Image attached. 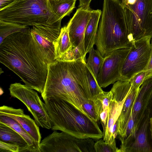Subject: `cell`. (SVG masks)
<instances>
[{
    "label": "cell",
    "instance_id": "obj_17",
    "mask_svg": "<svg viewBox=\"0 0 152 152\" xmlns=\"http://www.w3.org/2000/svg\"><path fill=\"white\" fill-rule=\"evenodd\" d=\"M102 11L100 10H92L86 26L84 36L85 53H88L95 44L100 19Z\"/></svg>",
    "mask_w": 152,
    "mask_h": 152
},
{
    "label": "cell",
    "instance_id": "obj_27",
    "mask_svg": "<svg viewBox=\"0 0 152 152\" xmlns=\"http://www.w3.org/2000/svg\"><path fill=\"white\" fill-rule=\"evenodd\" d=\"M94 148L96 152H119L116 142L109 143L101 139L95 142Z\"/></svg>",
    "mask_w": 152,
    "mask_h": 152
},
{
    "label": "cell",
    "instance_id": "obj_30",
    "mask_svg": "<svg viewBox=\"0 0 152 152\" xmlns=\"http://www.w3.org/2000/svg\"><path fill=\"white\" fill-rule=\"evenodd\" d=\"M151 53L148 63L145 69L146 72V78L152 76V38L151 41Z\"/></svg>",
    "mask_w": 152,
    "mask_h": 152
},
{
    "label": "cell",
    "instance_id": "obj_31",
    "mask_svg": "<svg viewBox=\"0 0 152 152\" xmlns=\"http://www.w3.org/2000/svg\"><path fill=\"white\" fill-rule=\"evenodd\" d=\"M92 0H79V7H81L86 9H90V3Z\"/></svg>",
    "mask_w": 152,
    "mask_h": 152
},
{
    "label": "cell",
    "instance_id": "obj_8",
    "mask_svg": "<svg viewBox=\"0 0 152 152\" xmlns=\"http://www.w3.org/2000/svg\"><path fill=\"white\" fill-rule=\"evenodd\" d=\"M151 39L146 37L133 42L123 64L121 80H129L135 74L145 69L150 58Z\"/></svg>",
    "mask_w": 152,
    "mask_h": 152
},
{
    "label": "cell",
    "instance_id": "obj_3",
    "mask_svg": "<svg viewBox=\"0 0 152 152\" xmlns=\"http://www.w3.org/2000/svg\"><path fill=\"white\" fill-rule=\"evenodd\" d=\"M124 7L117 0H104L95 45L102 56L118 49L130 48L134 42Z\"/></svg>",
    "mask_w": 152,
    "mask_h": 152
},
{
    "label": "cell",
    "instance_id": "obj_5",
    "mask_svg": "<svg viewBox=\"0 0 152 152\" xmlns=\"http://www.w3.org/2000/svg\"><path fill=\"white\" fill-rule=\"evenodd\" d=\"M61 20L53 12L48 0H16L0 10V20L25 26H61Z\"/></svg>",
    "mask_w": 152,
    "mask_h": 152
},
{
    "label": "cell",
    "instance_id": "obj_7",
    "mask_svg": "<svg viewBox=\"0 0 152 152\" xmlns=\"http://www.w3.org/2000/svg\"><path fill=\"white\" fill-rule=\"evenodd\" d=\"M34 90L19 83L11 84L9 88L11 96L19 99L26 105L39 126L51 129L52 124L45 103Z\"/></svg>",
    "mask_w": 152,
    "mask_h": 152
},
{
    "label": "cell",
    "instance_id": "obj_20",
    "mask_svg": "<svg viewBox=\"0 0 152 152\" xmlns=\"http://www.w3.org/2000/svg\"><path fill=\"white\" fill-rule=\"evenodd\" d=\"M0 123L16 131L25 140L29 146V152H40V145L15 120L9 117L0 115Z\"/></svg>",
    "mask_w": 152,
    "mask_h": 152
},
{
    "label": "cell",
    "instance_id": "obj_6",
    "mask_svg": "<svg viewBox=\"0 0 152 152\" xmlns=\"http://www.w3.org/2000/svg\"><path fill=\"white\" fill-rule=\"evenodd\" d=\"M124 7L134 41L152 38V0H127Z\"/></svg>",
    "mask_w": 152,
    "mask_h": 152
},
{
    "label": "cell",
    "instance_id": "obj_22",
    "mask_svg": "<svg viewBox=\"0 0 152 152\" xmlns=\"http://www.w3.org/2000/svg\"><path fill=\"white\" fill-rule=\"evenodd\" d=\"M86 64L92 71L96 80L102 66L104 58L99 52L93 47L89 52Z\"/></svg>",
    "mask_w": 152,
    "mask_h": 152
},
{
    "label": "cell",
    "instance_id": "obj_4",
    "mask_svg": "<svg viewBox=\"0 0 152 152\" xmlns=\"http://www.w3.org/2000/svg\"><path fill=\"white\" fill-rule=\"evenodd\" d=\"M53 131L60 130L78 137L98 140L103 132L97 122L64 100L49 98L44 101Z\"/></svg>",
    "mask_w": 152,
    "mask_h": 152
},
{
    "label": "cell",
    "instance_id": "obj_12",
    "mask_svg": "<svg viewBox=\"0 0 152 152\" xmlns=\"http://www.w3.org/2000/svg\"><path fill=\"white\" fill-rule=\"evenodd\" d=\"M91 10V9L79 7L67 24L73 48H77L85 58H86V54L84 45V34Z\"/></svg>",
    "mask_w": 152,
    "mask_h": 152
},
{
    "label": "cell",
    "instance_id": "obj_33",
    "mask_svg": "<svg viewBox=\"0 0 152 152\" xmlns=\"http://www.w3.org/2000/svg\"><path fill=\"white\" fill-rule=\"evenodd\" d=\"M149 129L151 133V138L152 140V118L150 119Z\"/></svg>",
    "mask_w": 152,
    "mask_h": 152
},
{
    "label": "cell",
    "instance_id": "obj_23",
    "mask_svg": "<svg viewBox=\"0 0 152 152\" xmlns=\"http://www.w3.org/2000/svg\"><path fill=\"white\" fill-rule=\"evenodd\" d=\"M27 26L0 20V44L8 36L22 31Z\"/></svg>",
    "mask_w": 152,
    "mask_h": 152
},
{
    "label": "cell",
    "instance_id": "obj_26",
    "mask_svg": "<svg viewBox=\"0 0 152 152\" xmlns=\"http://www.w3.org/2000/svg\"><path fill=\"white\" fill-rule=\"evenodd\" d=\"M82 107L88 116L94 121L97 122L99 121V117L94 101L88 99L83 103Z\"/></svg>",
    "mask_w": 152,
    "mask_h": 152
},
{
    "label": "cell",
    "instance_id": "obj_10",
    "mask_svg": "<svg viewBox=\"0 0 152 152\" xmlns=\"http://www.w3.org/2000/svg\"><path fill=\"white\" fill-rule=\"evenodd\" d=\"M132 115L138 130L145 120L152 118V76L146 78L140 86Z\"/></svg>",
    "mask_w": 152,
    "mask_h": 152
},
{
    "label": "cell",
    "instance_id": "obj_14",
    "mask_svg": "<svg viewBox=\"0 0 152 152\" xmlns=\"http://www.w3.org/2000/svg\"><path fill=\"white\" fill-rule=\"evenodd\" d=\"M139 88L137 89H133L131 88L130 93L124 103L118 119V133L117 136L119 140L121 139L125 134Z\"/></svg>",
    "mask_w": 152,
    "mask_h": 152
},
{
    "label": "cell",
    "instance_id": "obj_32",
    "mask_svg": "<svg viewBox=\"0 0 152 152\" xmlns=\"http://www.w3.org/2000/svg\"><path fill=\"white\" fill-rule=\"evenodd\" d=\"M16 0H0V10L10 5Z\"/></svg>",
    "mask_w": 152,
    "mask_h": 152
},
{
    "label": "cell",
    "instance_id": "obj_28",
    "mask_svg": "<svg viewBox=\"0 0 152 152\" xmlns=\"http://www.w3.org/2000/svg\"><path fill=\"white\" fill-rule=\"evenodd\" d=\"M146 76L145 70L142 71L134 75L129 80L131 84V89L139 88L146 79Z\"/></svg>",
    "mask_w": 152,
    "mask_h": 152
},
{
    "label": "cell",
    "instance_id": "obj_11",
    "mask_svg": "<svg viewBox=\"0 0 152 152\" xmlns=\"http://www.w3.org/2000/svg\"><path fill=\"white\" fill-rule=\"evenodd\" d=\"M32 26L30 33L41 48L48 64L54 62L56 60L53 42L60 34L61 26L38 25Z\"/></svg>",
    "mask_w": 152,
    "mask_h": 152
},
{
    "label": "cell",
    "instance_id": "obj_24",
    "mask_svg": "<svg viewBox=\"0 0 152 152\" xmlns=\"http://www.w3.org/2000/svg\"><path fill=\"white\" fill-rule=\"evenodd\" d=\"M86 69L91 100L95 101L99 95L104 91L99 86L92 71L86 64Z\"/></svg>",
    "mask_w": 152,
    "mask_h": 152
},
{
    "label": "cell",
    "instance_id": "obj_21",
    "mask_svg": "<svg viewBox=\"0 0 152 152\" xmlns=\"http://www.w3.org/2000/svg\"><path fill=\"white\" fill-rule=\"evenodd\" d=\"M77 0H48L53 13L60 19L69 16L75 7Z\"/></svg>",
    "mask_w": 152,
    "mask_h": 152
},
{
    "label": "cell",
    "instance_id": "obj_25",
    "mask_svg": "<svg viewBox=\"0 0 152 152\" xmlns=\"http://www.w3.org/2000/svg\"><path fill=\"white\" fill-rule=\"evenodd\" d=\"M112 99V94L110 91H104L99 95L94 101L99 115L101 112L109 108L110 102Z\"/></svg>",
    "mask_w": 152,
    "mask_h": 152
},
{
    "label": "cell",
    "instance_id": "obj_9",
    "mask_svg": "<svg viewBox=\"0 0 152 152\" xmlns=\"http://www.w3.org/2000/svg\"><path fill=\"white\" fill-rule=\"evenodd\" d=\"M130 48L115 50L104 58L96 79L100 87L105 88L121 80L122 67Z\"/></svg>",
    "mask_w": 152,
    "mask_h": 152
},
{
    "label": "cell",
    "instance_id": "obj_16",
    "mask_svg": "<svg viewBox=\"0 0 152 152\" xmlns=\"http://www.w3.org/2000/svg\"><path fill=\"white\" fill-rule=\"evenodd\" d=\"M150 119L145 120L139 129L133 142L124 152H152V147L148 139Z\"/></svg>",
    "mask_w": 152,
    "mask_h": 152
},
{
    "label": "cell",
    "instance_id": "obj_19",
    "mask_svg": "<svg viewBox=\"0 0 152 152\" xmlns=\"http://www.w3.org/2000/svg\"><path fill=\"white\" fill-rule=\"evenodd\" d=\"M56 60H61L73 48L69 33L67 25L61 28L58 38L53 42Z\"/></svg>",
    "mask_w": 152,
    "mask_h": 152
},
{
    "label": "cell",
    "instance_id": "obj_18",
    "mask_svg": "<svg viewBox=\"0 0 152 152\" xmlns=\"http://www.w3.org/2000/svg\"><path fill=\"white\" fill-rule=\"evenodd\" d=\"M0 140L18 145L19 152H29V146L23 138L13 129L1 123Z\"/></svg>",
    "mask_w": 152,
    "mask_h": 152
},
{
    "label": "cell",
    "instance_id": "obj_2",
    "mask_svg": "<svg viewBox=\"0 0 152 152\" xmlns=\"http://www.w3.org/2000/svg\"><path fill=\"white\" fill-rule=\"evenodd\" d=\"M41 96L60 99L69 103L86 116L82 105L91 99L86 60H56L48 65V73Z\"/></svg>",
    "mask_w": 152,
    "mask_h": 152
},
{
    "label": "cell",
    "instance_id": "obj_15",
    "mask_svg": "<svg viewBox=\"0 0 152 152\" xmlns=\"http://www.w3.org/2000/svg\"><path fill=\"white\" fill-rule=\"evenodd\" d=\"M125 101L118 102L113 99L110 102L105 126L103 129L102 137L106 142L112 143L116 142L113 136L112 129L120 115Z\"/></svg>",
    "mask_w": 152,
    "mask_h": 152
},
{
    "label": "cell",
    "instance_id": "obj_13",
    "mask_svg": "<svg viewBox=\"0 0 152 152\" xmlns=\"http://www.w3.org/2000/svg\"><path fill=\"white\" fill-rule=\"evenodd\" d=\"M0 115L7 116L15 120L40 145L41 136L39 126L34 120L24 114L23 109L4 105L0 107Z\"/></svg>",
    "mask_w": 152,
    "mask_h": 152
},
{
    "label": "cell",
    "instance_id": "obj_1",
    "mask_svg": "<svg viewBox=\"0 0 152 152\" xmlns=\"http://www.w3.org/2000/svg\"><path fill=\"white\" fill-rule=\"evenodd\" d=\"M28 26L14 33L0 44V62L20 77L25 85L42 94L48 63Z\"/></svg>",
    "mask_w": 152,
    "mask_h": 152
},
{
    "label": "cell",
    "instance_id": "obj_29",
    "mask_svg": "<svg viewBox=\"0 0 152 152\" xmlns=\"http://www.w3.org/2000/svg\"><path fill=\"white\" fill-rule=\"evenodd\" d=\"M19 151L18 145L0 140V152H19Z\"/></svg>",
    "mask_w": 152,
    "mask_h": 152
}]
</instances>
